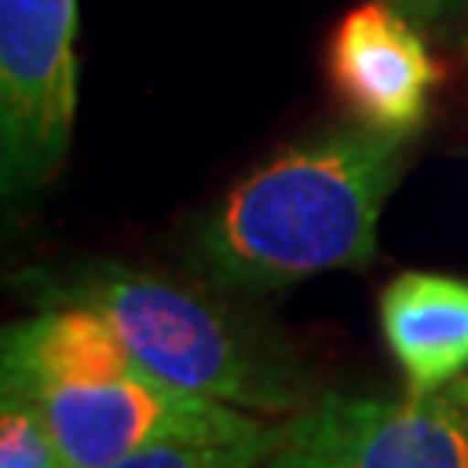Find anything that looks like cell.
Instances as JSON below:
<instances>
[{"mask_svg": "<svg viewBox=\"0 0 468 468\" xmlns=\"http://www.w3.org/2000/svg\"><path fill=\"white\" fill-rule=\"evenodd\" d=\"M399 170L402 139L365 125L299 139L226 191L201 226V261L236 288H288L368 264Z\"/></svg>", "mask_w": 468, "mask_h": 468, "instance_id": "6da1fadb", "label": "cell"}, {"mask_svg": "<svg viewBox=\"0 0 468 468\" xmlns=\"http://www.w3.org/2000/svg\"><path fill=\"white\" fill-rule=\"evenodd\" d=\"M0 382L49 423L69 468H101L164 441L247 437V410L181 392L135 361L84 305H52L4 330Z\"/></svg>", "mask_w": 468, "mask_h": 468, "instance_id": "7a4b0ae2", "label": "cell"}, {"mask_svg": "<svg viewBox=\"0 0 468 468\" xmlns=\"http://www.w3.org/2000/svg\"><path fill=\"white\" fill-rule=\"evenodd\" d=\"M98 313L156 378L247 413H292L302 388L288 361L191 288L150 271L98 264L59 292Z\"/></svg>", "mask_w": 468, "mask_h": 468, "instance_id": "3957f363", "label": "cell"}, {"mask_svg": "<svg viewBox=\"0 0 468 468\" xmlns=\"http://www.w3.org/2000/svg\"><path fill=\"white\" fill-rule=\"evenodd\" d=\"M77 122V0H0L4 191L46 185Z\"/></svg>", "mask_w": 468, "mask_h": 468, "instance_id": "277c9868", "label": "cell"}, {"mask_svg": "<svg viewBox=\"0 0 468 468\" xmlns=\"http://www.w3.org/2000/svg\"><path fill=\"white\" fill-rule=\"evenodd\" d=\"M261 468H468V410L454 396H340L278 423Z\"/></svg>", "mask_w": 468, "mask_h": 468, "instance_id": "5b68a950", "label": "cell"}, {"mask_svg": "<svg viewBox=\"0 0 468 468\" xmlns=\"http://www.w3.org/2000/svg\"><path fill=\"white\" fill-rule=\"evenodd\" d=\"M326 69L336 98L371 133L410 139L431 115L441 67L413 17L392 0H365L330 35Z\"/></svg>", "mask_w": 468, "mask_h": 468, "instance_id": "8992f818", "label": "cell"}, {"mask_svg": "<svg viewBox=\"0 0 468 468\" xmlns=\"http://www.w3.org/2000/svg\"><path fill=\"white\" fill-rule=\"evenodd\" d=\"M378 319L413 396H434L468 368V282L402 271L382 288Z\"/></svg>", "mask_w": 468, "mask_h": 468, "instance_id": "52a82bcc", "label": "cell"}, {"mask_svg": "<svg viewBox=\"0 0 468 468\" xmlns=\"http://www.w3.org/2000/svg\"><path fill=\"white\" fill-rule=\"evenodd\" d=\"M278 444V427L264 423L247 437L218 441H164L101 468H261Z\"/></svg>", "mask_w": 468, "mask_h": 468, "instance_id": "ba28073f", "label": "cell"}, {"mask_svg": "<svg viewBox=\"0 0 468 468\" xmlns=\"http://www.w3.org/2000/svg\"><path fill=\"white\" fill-rule=\"evenodd\" d=\"M0 468H69L32 402L0 388Z\"/></svg>", "mask_w": 468, "mask_h": 468, "instance_id": "9c48e42d", "label": "cell"}, {"mask_svg": "<svg viewBox=\"0 0 468 468\" xmlns=\"http://www.w3.org/2000/svg\"><path fill=\"white\" fill-rule=\"evenodd\" d=\"M399 11H406V15L413 17V21H434V17H441L444 11H452L458 0H392Z\"/></svg>", "mask_w": 468, "mask_h": 468, "instance_id": "30bf717a", "label": "cell"}, {"mask_svg": "<svg viewBox=\"0 0 468 468\" xmlns=\"http://www.w3.org/2000/svg\"><path fill=\"white\" fill-rule=\"evenodd\" d=\"M452 396H454V399H458V402H462V406H465V410H468V378H465V382H462V385H458V388H454Z\"/></svg>", "mask_w": 468, "mask_h": 468, "instance_id": "8fae6325", "label": "cell"}]
</instances>
